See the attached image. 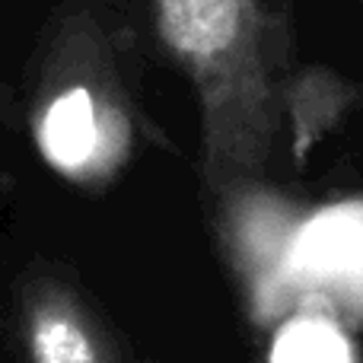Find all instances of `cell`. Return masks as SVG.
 <instances>
[{
	"label": "cell",
	"mask_w": 363,
	"mask_h": 363,
	"mask_svg": "<svg viewBox=\"0 0 363 363\" xmlns=\"http://www.w3.org/2000/svg\"><path fill=\"white\" fill-rule=\"evenodd\" d=\"M201 108V163L213 191L262 176L296 99L290 32L264 0H140Z\"/></svg>",
	"instance_id": "cell-1"
},
{
	"label": "cell",
	"mask_w": 363,
	"mask_h": 363,
	"mask_svg": "<svg viewBox=\"0 0 363 363\" xmlns=\"http://www.w3.org/2000/svg\"><path fill=\"white\" fill-rule=\"evenodd\" d=\"M131 108L106 35L89 16H70L45 55L32 106L38 153L64 179L96 185L131 150Z\"/></svg>",
	"instance_id": "cell-2"
},
{
	"label": "cell",
	"mask_w": 363,
	"mask_h": 363,
	"mask_svg": "<svg viewBox=\"0 0 363 363\" xmlns=\"http://www.w3.org/2000/svg\"><path fill=\"white\" fill-rule=\"evenodd\" d=\"M19 335L29 363H121L83 296L51 274H35L19 294Z\"/></svg>",
	"instance_id": "cell-3"
},
{
	"label": "cell",
	"mask_w": 363,
	"mask_h": 363,
	"mask_svg": "<svg viewBox=\"0 0 363 363\" xmlns=\"http://www.w3.org/2000/svg\"><path fill=\"white\" fill-rule=\"evenodd\" d=\"M274 363H351L347 345L322 322H300L281 338Z\"/></svg>",
	"instance_id": "cell-4"
}]
</instances>
